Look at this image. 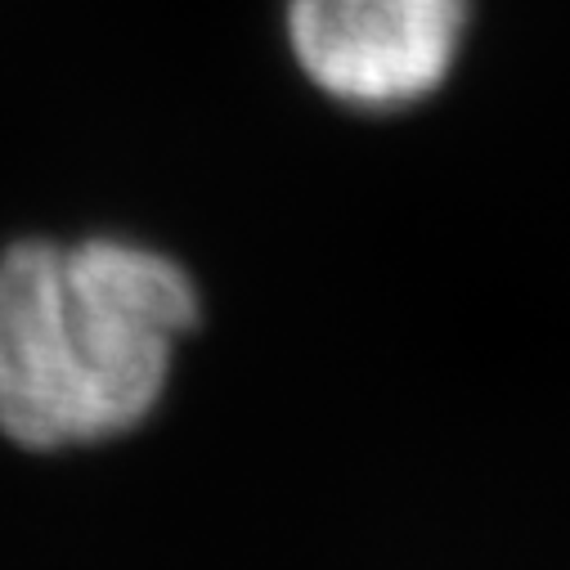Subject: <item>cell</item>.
I'll return each mask as SVG.
<instances>
[{
    "label": "cell",
    "mask_w": 570,
    "mask_h": 570,
    "mask_svg": "<svg viewBox=\"0 0 570 570\" xmlns=\"http://www.w3.org/2000/svg\"><path fill=\"white\" fill-rule=\"evenodd\" d=\"M198 315V283L158 247L14 243L0 256V432L28 450L135 432Z\"/></svg>",
    "instance_id": "1"
},
{
    "label": "cell",
    "mask_w": 570,
    "mask_h": 570,
    "mask_svg": "<svg viewBox=\"0 0 570 570\" xmlns=\"http://www.w3.org/2000/svg\"><path fill=\"white\" fill-rule=\"evenodd\" d=\"M472 0H288L283 41L297 72L337 108L404 112L450 86Z\"/></svg>",
    "instance_id": "2"
}]
</instances>
